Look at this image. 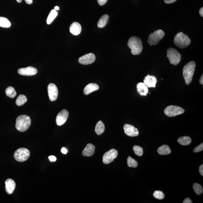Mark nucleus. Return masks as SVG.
<instances>
[{
  "label": "nucleus",
  "instance_id": "6ab92c4d",
  "mask_svg": "<svg viewBox=\"0 0 203 203\" xmlns=\"http://www.w3.org/2000/svg\"><path fill=\"white\" fill-rule=\"evenodd\" d=\"M99 86L97 84L95 83H90L87 85L84 90L85 95H87L92 92L96 91L99 89Z\"/></svg>",
  "mask_w": 203,
  "mask_h": 203
},
{
  "label": "nucleus",
  "instance_id": "ea45409f",
  "mask_svg": "<svg viewBox=\"0 0 203 203\" xmlns=\"http://www.w3.org/2000/svg\"><path fill=\"white\" fill-rule=\"evenodd\" d=\"M24 1L28 4H31L33 3V0H24Z\"/></svg>",
  "mask_w": 203,
  "mask_h": 203
},
{
  "label": "nucleus",
  "instance_id": "393cba45",
  "mask_svg": "<svg viewBox=\"0 0 203 203\" xmlns=\"http://www.w3.org/2000/svg\"><path fill=\"white\" fill-rule=\"evenodd\" d=\"M58 15V13L55 9H52L51 11L49 14L48 18L47 19V23L48 24H50L53 21L54 19L56 18Z\"/></svg>",
  "mask_w": 203,
  "mask_h": 203
},
{
  "label": "nucleus",
  "instance_id": "ddd939ff",
  "mask_svg": "<svg viewBox=\"0 0 203 203\" xmlns=\"http://www.w3.org/2000/svg\"><path fill=\"white\" fill-rule=\"evenodd\" d=\"M37 72V70L35 68L31 66L22 68L18 69V74L25 76H33L36 74Z\"/></svg>",
  "mask_w": 203,
  "mask_h": 203
},
{
  "label": "nucleus",
  "instance_id": "c85d7f7f",
  "mask_svg": "<svg viewBox=\"0 0 203 203\" xmlns=\"http://www.w3.org/2000/svg\"><path fill=\"white\" fill-rule=\"evenodd\" d=\"M127 164L129 167L136 168L138 166V164L135 159L129 156L127 159Z\"/></svg>",
  "mask_w": 203,
  "mask_h": 203
},
{
  "label": "nucleus",
  "instance_id": "2eb2a0df",
  "mask_svg": "<svg viewBox=\"0 0 203 203\" xmlns=\"http://www.w3.org/2000/svg\"><path fill=\"white\" fill-rule=\"evenodd\" d=\"M143 81L144 83L149 88H155L157 82V79L155 76L149 75L145 77Z\"/></svg>",
  "mask_w": 203,
  "mask_h": 203
},
{
  "label": "nucleus",
  "instance_id": "5701e85b",
  "mask_svg": "<svg viewBox=\"0 0 203 203\" xmlns=\"http://www.w3.org/2000/svg\"><path fill=\"white\" fill-rule=\"evenodd\" d=\"M109 18L108 15H103L102 16L97 23V26L99 28H102L106 26Z\"/></svg>",
  "mask_w": 203,
  "mask_h": 203
},
{
  "label": "nucleus",
  "instance_id": "a211bd4d",
  "mask_svg": "<svg viewBox=\"0 0 203 203\" xmlns=\"http://www.w3.org/2000/svg\"><path fill=\"white\" fill-rule=\"evenodd\" d=\"M95 147L93 144L88 143L82 151V155L85 157H90L95 153Z\"/></svg>",
  "mask_w": 203,
  "mask_h": 203
},
{
  "label": "nucleus",
  "instance_id": "423d86ee",
  "mask_svg": "<svg viewBox=\"0 0 203 203\" xmlns=\"http://www.w3.org/2000/svg\"><path fill=\"white\" fill-rule=\"evenodd\" d=\"M165 35L164 32L161 29L155 31L148 35V42L150 46L157 45Z\"/></svg>",
  "mask_w": 203,
  "mask_h": 203
},
{
  "label": "nucleus",
  "instance_id": "9d476101",
  "mask_svg": "<svg viewBox=\"0 0 203 203\" xmlns=\"http://www.w3.org/2000/svg\"><path fill=\"white\" fill-rule=\"evenodd\" d=\"M48 94L51 101H55L57 99L58 91L57 86L53 83L49 84L48 87Z\"/></svg>",
  "mask_w": 203,
  "mask_h": 203
},
{
  "label": "nucleus",
  "instance_id": "cd10ccee",
  "mask_svg": "<svg viewBox=\"0 0 203 203\" xmlns=\"http://www.w3.org/2000/svg\"><path fill=\"white\" fill-rule=\"evenodd\" d=\"M11 23L8 19L3 17H0V26L3 28L10 27Z\"/></svg>",
  "mask_w": 203,
  "mask_h": 203
},
{
  "label": "nucleus",
  "instance_id": "7ed1b4c3",
  "mask_svg": "<svg viewBox=\"0 0 203 203\" xmlns=\"http://www.w3.org/2000/svg\"><path fill=\"white\" fill-rule=\"evenodd\" d=\"M31 119L29 116L22 115L16 119V128L18 130L24 132L29 129L31 125Z\"/></svg>",
  "mask_w": 203,
  "mask_h": 203
},
{
  "label": "nucleus",
  "instance_id": "4be33fe9",
  "mask_svg": "<svg viewBox=\"0 0 203 203\" xmlns=\"http://www.w3.org/2000/svg\"><path fill=\"white\" fill-rule=\"evenodd\" d=\"M105 130L104 124L102 121H99L96 126L95 131L96 133L98 135H101L104 132Z\"/></svg>",
  "mask_w": 203,
  "mask_h": 203
},
{
  "label": "nucleus",
  "instance_id": "f257e3e1",
  "mask_svg": "<svg viewBox=\"0 0 203 203\" xmlns=\"http://www.w3.org/2000/svg\"><path fill=\"white\" fill-rule=\"evenodd\" d=\"M128 46L131 49L132 54L133 55H139L142 52L143 49L142 41L140 38L133 36L129 39Z\"/></svg>",
  "mask_w": 203,
  "mask_h": 203
},
{
  "label": "nucleus",
  "instance_id": "37998d69",
  "mask_svg": "<svg viewBox=\"0 0 203 203\" xmlns=\"http://www.w3.org/2000/svg\"><path fill=\"white\" fill-rule=\"evenodd\" d=\"M54 9H55V10H59V7L58 6H56L55 7Z\"/></svg>",
  "mask_w": 203,
  "mask_h": 203
},
{
  "label": "nucleus",
  "instance_id": "1a4fd4ad",
  "mask_svg": "<svg viewBox=\"0 0 203 203\" xmlns=\"http://www.w3.org/2000/svg\"><path fill=\"white\" fill-rule=\"evenodd\" d=\"M118 152L114 148H112L105 153L103 156L102 160L103 163L108 164L114 161V159L117 157Z\"/></svg>",
  "mask_w": 203,
  "mask_h": 203
},
{
  "label": "nucleus",
  "instance_id": "b1692460",
  "mask_svg": "<svg viewBox=\"0 0 203 203\" xmlns=\"http://www.w3.org/2000/svg\"><path fill=\"white\" fill-rule=\"evenodd\" d=\"M178 142L183 146H187L191 143V139L189 136H184L180 137L178 139Z\"/></svg>",
  "mask_w": 203,
  "mask_h": 203
},
{
  "label": "nucleus",
  "instance_id": "c756f323",
  "mask_svg": "<svg viewBox=\"0 0 203 203\" xmlns=\"http://www.w3.org/2000/svg\"><path fill=\"white\" fill-rule=\"evenodd\" d=\"M193 189L195 193L197 195H200L203 191V189L202 186L200 184L195 183L193 184Z\"/></svg>",
  "mask_w": 203,
  "mask_h": 203
},
{
  "label": "nucleus",
  "instance_id": "0eeeda50",
  "mask_svg": "<svg viewBox=\"0 0 203 203\" xmlns=\"http://www.w3.org/2000/svg\"><path fill=\"white\" fill-rule=\"evenodd\" d=\"M30 155L29 150L25 148H20L17 150L14 154V159L17 161L23 162L29 159Z\"/></svg>",
  "mask_w": 203,
  "mask_h": 203
},
{
  "label": "nucleus",
  "instance_id": "f8f14e48",
  "mask_svg": "<svg viewBox=\"0 0 203 203\" xmlns=\"http://www.w3.org/2000/svg\"><path fill=\"white\" fill-rule=\"evenodd\" d=\"M69 112L66 110L60 112L56 116V123L58 126H61L66 122L69 117Z\"/></svg>",
  "mask_w": 203,
  "mask_h": 203
},
{
  "label": "nucleus",
  "instance_id": "72a5a7b5",
  "mask_svg": "<svg viewBox=\"0 0 203 203\" xmlns=\"http://www.w3.org/2000/svg\"><path fill=\"white\" fill-rule=\"evenodd\" d=\"M108 0H97L98 3L101 6H102L105 4Z\"/></svg>",
  "mask_w": 203,
  "mask_h": 203
},
{
  "label": "nucleus",
  "instance_id": "bb28decb",
  "mask_svg": "<svg viewBox=\"0 0 203 203\" xmlns=\"http://www.w3.org/2000/svg\"><path fill=\"white\" fill-rule=\"evenodd\" d=\"M27 101V97L25 96L20 95L17 98L16 103L18 106H20L24 105Z\"/></svg>",
  "mask_w": 203,
  "mask_h": 203
},
{
  "label": "nucleus",
  "instance_id": "c9c22d12",
  "mask_svg": "<svg viewBox=\"0 0 203 203\" xmlns=\"http://www.w3.org/2000/svg\"><path fill=\"white\" fill-rule=\"evenodd\" d=\"M177 0H164V2L167 4H170L174 3Z\"/></svg>",
  "mask_w": 203,
  "mask_h": 203
},
{
  "label": "nucleus",
  "instance_id": "4c0bfd02",
  "mask_svg": "<svg viewBox=\"0 0 203 203\" xmlns=\"http://www.w3.org/2000/svg\"><path fill=\"white\" fill-rule=\"evenodd\" d=\"M183 203H192L193 202L189 198H186L184 200L183 202Z\"/></svg>",
  "mask_w": 203,
  "mask_h": 203
},
{
  "label": "nucleus",
  "instance_id": "79ce46f5",
  "mask_svg": "<svg viewBox=\"0 0 203 203\" xmlns=\"http://www.w3.org/2000/svg\"><path fill=\"white\" fill-rule=\"evenodd\" d=\"M199 82H200V83L201 85H203V74H202V75H201V76L200 77V80H199Z\"/></svg>",
  "mask_w": 203,
  "mask_h": 203
},
{
  "label": "nucleus",
  "instance_id": "9b49d317",
  "mask_svg": "<svg viewBox=\"0 0 203 203\" xmlns=\"http://www.w3.org/2000/svg\"><path fill=\"white\" fill-rule=\"evenodd\" d=\"M96 56L93 53H89L79 58V63L82 65H88L94 63L95 61Z\"/></svg>",
  "mask_w": 203,
  "mask_h": 203
},
{
  "label": "nucleus",
  "instance_id": "f3484780",
  "mask_svg": "<svg viewBox=\"0 0 203 203\" xmlns=\"http://www.w3.org/2000/svg\"><path fill=\"white\" fill-rule=\"evenodd\" d=\"M70 31L75 35H78L81 32L82 28L81 24L78 22H75L71 24L70 27Z\"/></svg>",
  "mask_w": 203,
  "mask_h": 203
},
{
  "label": "nucleus",
  "instance_id": "7c9ffc66",
  "mask_svg": "<svg viewBox=\"0 0 203 203\" xmlns=\"http://www.w3.org/2000/svg\"><path fill=\"white\" fill-rule=\"evenodd\" d=\"M133 150L135 155L139 156V157L142 156L143 154V150L141 147L135 145L133 147Z\"/></svg>",
  "mask_w": 203,
  "mask_h": 203
},
{
  "label": "nucleus",
  "instance_id": "58836bf2",
  "mask_svg": "<svg viewBox=\"0 0 203 203\" xmlns=\"http://www.w3.org/2000/svg\"><path fill=\"white\" fill-rule=\"evenodd\" d=\"M61 152L62 153L65 154H67V150L65 148H61Z\"/></svg>",
  "mask_w": 203,
  "mask_h": 203
},
{
  "label": "nucleus",
  "instance_id": "e433bc0d",
  "mask_svg": "<svg viewBox=\"0 0 203 203\" xmlns=\"http://www.w3.org/2000/svg\"><path fill=\"white\" fill-rule=\"evenodd\" d=\"M199 172L202 176H203V165H201L199 167Z\"/></svg>",
  "mask_w": 203,
  "mask_h": 203
},
{
  "label": "nucleus",
  "instance_id": "a878e982",
  "mask_svg": "<svg viewBox=\"0 0 203 203\" xmlns=\"http://www.w3.org/2000/svg\"><path fill=\"white\" fill-rule=\"evenodd\" d=\"M6 95L11 98H13L16 96L17 94L16 90L12 86H9L5 90Z\"/></svg>",
  "mask_w": 203,
  "mask_h": 203
},
{
  "label": "nucleus",
  "instance_id": "dca6fc26",
  "mask_svg": "<svg viewBox=\"0 0 203 203\" xmlns=\"http://www.w3.org/2000/svg\"><path fill=\"white\" fill-rule=\"evenodd\" d=\"M5 184L6 191L8 194H11L16 188V185L15 181L11 179H8L6 180Z\"/></svg>",
  "mask_w": 203,
  "mask_h": 203
},
{
  "label": "nucleus",
  "instance_id": "aec40b11",
  "mask_svg": "<svg viewBox=\"0 0 203 203\" xmlns=\"http://www.w3.org/2000/svg\"><path fill=\"white\" fill-rule=\"evenodd\" d=\"M137 90L141 96H146L148 93V88L144 83L140 82L137 84Z\"/></svg>",
  "mask_w": 203,
  "mask_h": 203
},
{
  "label": "nucleus",
  "instance_id": "c03bdc74",
  "mask_svg": "<svg viewBox=\"0 0 203 203\" xmlns=\"http://www.w3.org/2000/svg\"><path fill=\"white\" fill-rule=\"evenodd\" d=\"M16 1L18 2V3H21L22 1V0H16Z\"/></svg>",
  "mask_w": 203,
  "mask_h": 203
},
{
  "label": "nucleus",
  "instance_id": "a19ab883",
  "mask_svg": "<svg viewBox=\"0 0 203 203\" xmlns=\"http://www.w3.org/2000/svg\"><path fill=\"white\" fill-rule=\"evenodd\" d=\"M199 14L202 17H203V8L202 7L199 10Z\"/></svg>",
  "mask_w": 203,
  "mask_h": 203
},
{
  "label": "nucleus",
  "instance_id": "6e6552de",
  "mask_svg": "<svg viewBox=\"0 0 203 203\" xmlns=\"http://www.w3.org/2000/svg\"><path fill=\"white\" fill-rule=\"evenodd\" d=\"M164 112L166 116L171 117L183 114L184 110L180 107L175 105H170L165 108Z\"/></svg>",
  "mask_w": 203,
  "mask_h": 203
},
{
  "label": "nucleus",
  "instance_id": "4468645a",
  "mask_svg": "<svg viewBox=\"0 0 203 203\" xmlns=\"http://www.w3.org/2000/svg\"><path fill=\"white\" fill-rule=\"evenodd\" d=\"M123 129L125 134L128 136L134 137L139 135L138 129L133 125L126 124L123 126Z\"/></svg>",
  "mask_w": 203,
  "mask_h": 203
},
{
  "label": "nucleus",
  "instance_id": "2f4dec72",
  "mask_svg": "<svg viewBox=\"0 0 203 203\" xmlns=\"http://www.w3.org/2000/svg\"><path fill=\"white\" fill-rule=\"evenodd\" d=\"M153 195L155 198L158 199H163L164 198V194L161 191H155L153 194Z\"/></svg>",
  "mask_w": 203,
  "mask_h": 203
},
{
  "label": "nucleus",
  "instance_id": "20e7f679",
  "mask_svg": "<svg viewBox=\"0 0 203 203\" xmlns=\"http://www.w3.org/2000/svg\"><path fill=\"white\" fill-rule=\"evenodd\" d=\"M174 42V44L178 48L184 49L190 44L191 39L187 35L180 32L175 36Z\"/></svg>",
  "mask_w": 203,
  "mask_h": 203
},
{
  "label": "nucleus",
  "instance_id": "39448f33",
  "mask_svg": "<svg viewBox=\"0 0 203 203\" xmlns=\"http://www.w3.org/2000/svg\"><path fill=\"white\" fill-rule=\"evenodd\" d=\"M167 57L168 58L170 63L175 65H177L181 61V55L174 48H169L167 50Z\"/></svg>",
  "mask_w": 203,
  "mask_h": 203
},
{
  "label": "nucleus",
  "instance_id": "f704fd0d",
  "mask_svg": "<svg viewBox=\"0 0 203 203\" xmlns=\"http://www.w3.org/2000/svg\"><path fill=\"white\" fill-rule=\"evenodd\" d=\"M49 159L51 162H55L56 160V158L55 156H49Z\"/></svg>",
  "mask_w": 203,
  "mask_h": 203
},
{
  "label": "nucleus",
  "instance_id": "412c9836",
  "mask_svg": "<svg viewBox=\"0 0 203 203\" xmlns=\"http://www.w3.org/2000/svg\"><path fill=\"white\" fill-rule=\"evenodd\" d=\"M157 152L160 155H167L171 153L170 147L167 145H163L158 148Z\"/></svg>",
  "mask_w": 203,
  "mask_h": 203
},
{
  "label": "nucleus",
  "instance_id": "f03ea898",
  "mask_svg": "<svg viewBox=\"0 0 203 203\" xmlns=\"http://www.w3.org/2000/svg\"><path fill=\"white\" fill-rule=\"evenodd\" d=\"M196 64L194 61H191L184 66L183 68V76L185 83L189 85L192 80Z\"/></svg>",
  "mask_w": 203,
  "mask_h": 203
},
{
  "label": "nucleus",
  "instance_id": "473e14b6",
  "mask_svg": "<svg viewBox=\"0 0 203 203\" xmlns=\"http://www.w3.org/2000/svg\"><path fill=\"white\" fill-rule=\"evenodd\" d=\"M203 150V143H202L200 144V145H199V146L196 147L193 149V151L195 153H197V152H199L201 151H202Z\"/></svg>",
  "mask_w": 203,
  "mask_h": 203
}]
</instances>
